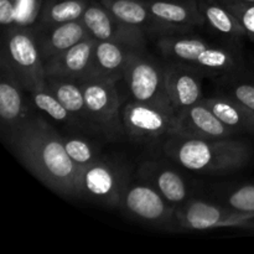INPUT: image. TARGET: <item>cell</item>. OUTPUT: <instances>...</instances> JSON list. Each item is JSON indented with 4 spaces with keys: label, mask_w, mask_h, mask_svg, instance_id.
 I'll use <instances>...</instances> for the list:
<instances>
[{
    "label": "cell",
    "mask_w": 254,
    "mask_h": 254,
    "mask_svg": "<svg viewBox=\"0 0 254 254\" xmlns=\"http://www.w3.org/2000/svg\"><path fill=\"white\" fill-rule=\"evenodd\" d=\"M45 84L74 118L78 119L79 122L93 124L87 111L86 101L79 81L46 77Z\"/></svg>",
    "instance_id": "obj_23"
},
{
    "label": "cell",
    "mask_w": 254,
    "mask_h": 254,
    "mask_svg": "<svg viewBox=\"0 0 254 254\" xmlns=\"http://www.w3.org/2000/svg\"><path fill=\"white\" fill-rule=\"evenodd\" d=\"M34 31L44 62L89 37L81 19L50 26L37 25Z\"/></svg>",
    "instance_id": "obj_18"
},
{
    "label": "cell",
    "mask_w": 254,
    "mask_h": 254,
    "mask_svg": "<svg viewBox=\"0 0 254 254\" xmlns=\"http://www.w3.org/2000/svg\"><path fill=\"white\" fill-rule=\"evenodd\" d=\"M97 40L87 37L74 46L55 55L45 61L46 77L82 81L91 73L92 60Z\"/></svg>",
    "instance_id": "obj_16"
},
{
    "label": "cell",
    "mask_w": 254,
    "mask_h": 254,
    "mask_svg": "<svg viewBox=\"0 0 254 254\" xmlns=\"http://www.w3.org/2000/svg\"><path fill=\"white\" fill-rule=\"evenodd\" d=\"M123 79L130 93L131 101L156 104L174 113L164 84V64L139 49L131 57Z\"/></svg>",
    "instance_id": "obj_5"
},
{
    "label": "cell",
    "mask_w": 254,
    "mask_h": 254,
    "mask_svg": "<svg viewBox=\"0 0 254 254\" xmlns=\"http://www.w3.org/2000/svg\"><path fill=\"white\" fill-rule=\"evenodd\" d=\"M226 89H227L226 96L240 102L241 104L254 112V82L233 79L226 86Z\"/></svg>",
    "instance_id": "obj_29"
},
{
    "label": "cell",
    "mask_w": 254,
    "mask_h": 254,
    "mask_svg": "<svg viewBox=\"0 0 254 254\" xmlns=\"http://www.w3.org/2000/svg\"><path fill=\"white\" fill-rule=\"evenodd\" d=\"M62 139L68 156L79 168H84L98 159L93 145L86 139L81 136H62Z\"/></svg>",
    "instance_id": "obj_26"
},
{
    "label": "cell",
    "mask_w": 254,
    "mask_h": 254,
    "mask_svg": "<svg viewBox=\"0 0 254 254\" xmlns=\"http://www.w3.org/2000/svg\"><path fill=\"white\" fill-rule=\"evenodd\" d=\"M1 66V64H0ZM27 91L17 77L6 67L1 66L0 73V119L1 131L7 143L22 124L32 116L26 98Z\"/></svg>",
    "instance_id": "obj_13"
},
{
    "label": "cell",
    "mask_w": 254,
    "mask_h": 254,
    "mask_svg": "<svg viewBox=\"0 0 254 254\" xmlns=\"http://www.w3.org/2000/svg\"><path fill=\"white\" fill-rule=\"evenodd\" d=\"M117 20L138 27L148 34H156L153 16L144 0H98Z\"/></svg>",
    "instance_id": "obj_22"
},
{
    "label": "cell",
    "mask_w": 254,
    "mask_h": 254,
    "mask_svg": "<svg viewBox=\"0 0 254 254\" xmlns=\"http://www.w3.org/2000/svg\"><path fill=\"white\" fill-rule=\"evenodd\" d=\"M126 188V178L121 170L101 159L82 168L79 174L78 197L111 207L121 205Z\"/></svg>",
    "instance_id": "obj_9"
},
{
    "label": "cell",
    "mask_w": 254,
    "mask_h": 254,
    "mask_svg": "<svg viewBox=\"0 0 254 254\" xmlns=\"http://www.w3.org/2000/svg\"><path fill=\"white\" fill-rule=\"evenodd\" d=\"M89 36L97 41H114L145 47L146 32L117 20L98 0H91L81 17Z\"/></svg>",
    "instance_id": "obj_12"
},
{
    "label": "cell",
    "mask_w": 254,
    "mask_h": 254,
    "mask_svg": "<svg viewBox=\"0 0 254 254\" xmlns=\"http://www.w3.org/2000/svg\"><path fill=\"white\" fill-rule=\"evenodd\" d=\"M222 123L236 134L254 133V112L228 96L202 98Z\"/></svg>",
    "instance_id": "obj_20"
},
{
    "label": "cell",
    "mask_w": 254,
    "mask_h": 254,
    "mask_svg": "<svg viewBox=\"0 0 254 254\" xmlns=\"http://www.w3.org/2000/svg\"><path fill=\"white\" fill-rule=\"evenodd\" d=\"M30 99L32 104L37 109L46 113L50 118L54 119L57 123L72 124L79 122L78 119L74 118L66 108L61 104V102L55 97V94L46 87V84L37 87L34 91L29 92Z\"/></svg>",
    "instance_id": "obj_25"
},
{
    "label": "cell",
    "mask_w": 254,
    "mask_h": 254,
    "mask_svg": "<svg viewBox=\"0 0 254 254\" xmlns=\"http://www.w3.org/2000/svg\"><path fill=\"white\" fill-rule=\"evenodd\" d=\"M143 47L114 41H97L89 77L118 82L124 73L131 57Z\"/></svg>",
    "instance_id": "obj_17"
},
{
    "label": "cell",
    "mask_w": 254,
    "mask_h": 254,
    "mask_svg": "<svg viewBox=\"0 0 254 254\" xmlns=\"http://www.w3.org/2000/svg\"><path fill=\"white\" fill-rule=\"evenodd\" d=\"M250 228H253V230H254V221H253V222H252V223H251Z\"/></svg>",
    "instance_id": "obj_32"
},
{
    "label": "cell",
    "mask_w": 254,
    "mask_h": 254,
    "mask_svg": "<svg viewBox=\"0 0 254 254\" xmlns=\"http://www.w3.org/2000/svg\"><path fill=\"white\" fill-rule=\"evenodd\" d=\"M0 64L11 71L27 92L45 84L46 72L35 31L22 25L6 29Z\"/></svg>",
    "instance_id": "obj_4"
},
{
    "label": "cell",
    "mask_w": 254,
    "mask_h": 254,
    "mask_svg": "<svg viewBox=\"0 0 254 254\" xmlns=\"http://www.w3.org/2000/svg\"><path fill=\"white\" fill-rule=\"evenodd\" d=\"M156 46L166 62L190 67L203 76H228L242 68L235 50L186 32L159 35Z\"/></svg>",
    "instance_id": "obj_3"
},
{
    "label": "cell",
    "mask_w": 254,
    "mask_h": 254,
    "mask_svg": "<svg viewBox=\"0 0 254 254\" xmlns=\"http://www.w3.org/2000/svg\"><path fill=\"white\" fill-rule=\"evenodd\" d=\"M237 17L240 24L245 29L248 39L254 41V4L233 1V0H220Z\"/></svg>",
    "instance_id": "obj_28"
},
{
    "label": "cell",
    "mask_w": 254,
    "mask_h": 254,
    "mask_svg": "<svg viewBox=\"0 0 254 254\" xmlns=\"http://www.w3.org/2000/svg\"><path fill=\"white\" fill-rule=\"evenodd\" d=\"M121 205L129 216L144 223L165 225L176 220L175 206L148 183L127 186Z\"/></svg>",
    "instance_id": "obj_10"
},
{
    "label": "cell",
    "mask_w": 254,
    "mask_h": 254,
    "mask_svg": "<svg viewBox=\"0 0 254 254\" xmlns=\"http://www.w3.org/2000/svg\"><path fill=\"white\" fill-rule=\"evenodd\" d=\"M233 1H240V2H247V4H254V0H233Z\"/></svg>",
    "instance_id": "obj_31"
},
{
    "label": "cell",
    "mask_w": 254,
    "mask_h": 254,
    "mask_svg": "<svg viewBox=\"0 0 254 254\" xmlns=\"http://www.w3.org/2000/svg\"><path fill=\"white\" fill-rule=\"evenodd\" d=\"M21 163L56 193L78 197L77 166L64 149V139L44 118L31 116L9 141Z\"/></svg>",
    "instance_id": "obj_1"
},
{
    "label": "cell",
    "mask_w": 254,
    "mask_h": 254,
    "mask_svg": "<svg viewBox=\"0 0 254 254\" xmlns=\"http://www.w3.org/2000/svg\"><path fill=\"white\" fill-rule=\"evenodd\" d=\"M91 0H46L39 15V26L79 20Z\"/></svg>",
    "instance_id": "obj_24"
},
{
    "label": "cell",
    "mask_w": 254,
    "mask_h": 254,
    "mask_svg": "<svg viewBox=\"0 0 254 254\" xmlns=\"http://www.w3.org/2000/svg\"><path fill=\"white\" fill-rule=\"evenodd\" d=\"M223 205L240 212L254 213V184L236 188L223 198Z\"/></svg>",
    "instance_id": "obj_27"
},
{
    "label": "cell",
    "mask_w": 254,
    "mask_h": 254,
    "mask_svg": "<svg viewBox=\"0 0 254 254\" xmlns=\"http://www.w3.org/2000/svg\"><path fill=\"white\" fill-rule=\"evenodd\" d=\"M173 134L200 139H228L237 135L217 118L202 99L176 118V128Z\"/></svg>",
    "instance_id": "obj_15"
},
{
    "label": "cell",
    "mask_w": 254,
    "mask_h": 254,
    "mask_svg": "<svg viewBox=\"0 0 254 254\" xmlns=\"http://www.w3.org/2000/svg\"><path fill=\"white\" fill-rule=\"evenodd\" d=\"M203 74L178 64H164V84L175 118L203 98Z\"/></svg>",
    "instance_id": "obj_14"
},
{
    "label": "cell",
    "mask_w": 254,
    "mask_h": 254,
    "mask_svg": "<svg viewBox=\"0 0 254 254\" xmlns=\"http://www.w3.org/2000/svg\"><path fill=\"white\" fill-rule=\"evenodd\" d=\"M16 16V1L15 0H0V22L5 29H10L15 24Z\"/></svg>",
    "instance_id": "obj_30"
},
{
    "label": "cell",
    "mask_w": 254,
    "mask_h": 254,
    "mask_svg": "<svg viewBox=\"0 0 254 254\" xmlns=\"http://www.w3.org/2000/svg\"><path fill=\"white\" fill-rule=\"evenodd\" d=\"M197 2L205 17L206 25L216 34L233 41H240L241 39L247 37L237 17L220 0H197Z\"/></svg>",
    "instance_id": "obj_21"
},
{
    "label": "cell",
    "mask_w": 254,
    "mask_h": 254,
    "mask_svg": "<svg viewBox=\"0 0 254 254\" xmlns=\"http://www.w3.org/2000/svg\"><path fill=\"white\" fill-rule=\"evenodd\" d=\"M122 123L128 136L150 143L175 131V114L164 107L130 101L122 109Z\"/></svg>",
    "instance_id": "obj_7"
},
{
    "label": "cell",
    "mask_w": 254,
    "mask_h": 254,
    "mask_svg": "<svg viewBox=\"0 0 254 254\" xmlns=\"http://www.w3.org/2000/svg\"><path fill=\"white\" fill-rule=\"evenodd\" d=\"M86 101L87 111L92 123L107 136H118L123 129L121 113V99L116 82L88 77L79 81Z\"/></svg>",
    "instance_id": "obj_6"
},
{
    "label": "cell",
    "mask_w": 254,
    "mask_h": 254,
    "mask_svg": "<svg viewBox=\"0 0 254 254\" xmlns=\"http://www.w3.org/2000/svg\"><path fill=\"white\" fill-rule=\"evenodd\" d=\"M166 155L188 170L203 174H226L243 168L252 155L251 145L245 140L200 139L183 135L166 136Z\"/></svg>",
    "instance_id": "obj_2"
},
{
    "label": "cell",
    "mask_w": 254,
    "mask_h": 254,
    "mask_svg": "<svg viewBox=\"0 0 254 254\" xmlns=\"http://www.w3.org/2000/svg\"><path fill=\"white\" fill-rule=\"evenodd\" d=\"M153 16L159 35L183 34L205 26V17L197 0H144Z\"/></svg>",
    "instance_id": "obj_11"
},
{
    "label": "cell",
    "mask_w": 254,
    "mask_h": 254,
    "mask_svg": "<svg viewBox=\"0 0 254 254\" xmlns=\"http://www.w3.org/2000/svg\"><path fill=\"white\" fill-rule=\"evenodd\" d=\"M176 221L181 228L206 231L223 227H247L254 221V213L240 212L222 203L203 200L186 201L176 208Z\"/></svg>",
    "instance_id": "obj_8"
},
{
    "label": "cell",
    "mask_w": 254,
    "mask_h": 254,
    "mask_svg": "<svg viewBox=\"0 0 254 254\" xmlns=\"http://www.w3.org/2000/svg\"><path fill=\"white\" fill-rule=\"evenodd\" d=\"M139 173L143 180L156 189L173 206L186 202L188 185L178 171L161 163H145Z\"/></svg>",
    "instance_id": "obj_19"
}]
</instances>
